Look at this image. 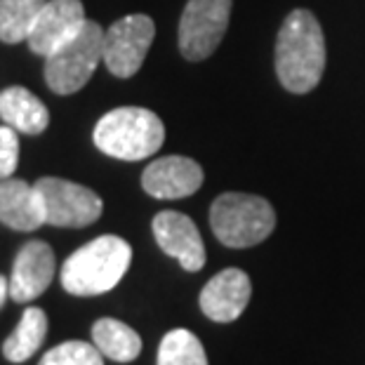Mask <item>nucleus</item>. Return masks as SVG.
<instances>
[{"instance_id":"nucleus-16","label":"nucleus","mask_w":365,"mask_h":365,"mask_svg":"<svg viewBox=\"0 0 365 365\" xmlns=\"http://www.w3.org/2000/svg\"><path fill=\"white\" fill-rule=\"evenodd\" d=\"M92 341L106 359L115 363H132L142 354V337L115 318H99L92 325Z\"/></svg>"},{"instance_id":"nucleus-9","label":"nucleus","mask_w":365,"mask_h":365,"mask_svg":"<svg viewBox=\"0 0 365 365\" xmlns=\"http://www.w3.org/2000/svg\"><path fill=\"white\" fill-rule=\"evenodd\" d=\"M153 236L158 247L180 262L184 271H200L205 267V245L191 217L175 210H163L153 217Z\"/></svg>"},{"instance_id":"nucleus-20","label":"nucleus","mask_w":365,"mask_h":365,"mask_svg":"<svg viewBox=\"0 0 365 365\" xmlns=\"http://www.w3.org/2000/svg\"><path fill=\"white\" fill-rule=\"evenodd\" d=\"M102 351L90 341L71 339L50 349L38 365H104Z\"/></svg>"},{"instance_id":"nucleus-6","label":"nucleus","mask_w":365,"mask_h":365,"mask_svg":"<svg viewBox=\"0 0 365 365\" xmlns=\"http://www.w3.org/2000/svg\"><path fill=\"white\" fill-rule=\"evenodd\" d=\"M36 189L45 205V224L50 227H90L104 212L102 198L83 184L61 180V177H41L36 182Z\"/></svg>"},{"instance_id":"nucleus-21","label":"nucleus","mask_w":365,"mask_h":365,"mask_svg":"<svg viewBox=\"0 0 365 365\" xmlns=\"http://www.w3.org/2000/svg\"><path fill=\"white\" fill-rule=\"evenodd\" d=\"M19 163V135L10 125H0V180L14 175Z\"/></svg>"},{"instance_id":"nucleus-7","label":"nucleus","mask_w":365,"mask_h":365,"mask_svg":"<svg viewBox=\"0 0 365 365\" xmlns=\"http://www.w3.org/2000/svg\"><path fill=\"white\" fill-rule=\"evenodd\" d=\"M234 0H189L180 19V50L189 61H203L227 36Z\"/></svg>"},{"instance_id":"nucleus-17","label":"nucleus","mask_w":365,"mask_h":365,"mask_svg":"<svg viewBox=\"0 0 365 365\" xmlns=\"http://www.w3.org/2000/svg\"><path fill=\"white\" fill-rule=\"evenodd\" d=\"M48 335V314L38 307H26L19 325L3 341V356L10 363H24L34 356Z\"/></svg>"},{"instance_id":"nucleus-18","label":"nucleus","mask_w":365,"mask_h":365,"mask_svg":"<svg viewBox=\"0 0 365 365\" xmlns=\"http://www.w3.org/2000/svg\"><path fill=\"white\" fill-rule=\"evenodd\" d=\"M45 3L48 0H0V41L10 45L26 41Z\"/></svg>"},{"instance_id":"nucleus-11","label":"nucleus","mask_w":365,"mask_h":365,"mask_svg":"<svg viewBox=\"0 0 365 365\" xmlns=\"http://www.w3.org/2000/svg\"><path fill=\"white\" fill-rule=\"evenodd\" d=\"M54 269H57V259L52 247L45 240H29L19 247L12 264L10 297L19 304L38 299L50 287Z\"/></svg>"},{"instance_id":"nucleus-2","label":"nucleus","mask_w":365,"mask_h":365,"mask_svg":"<svg viewBox=\"0 0 365 365\" xmlns=\"http://www.w3.org/2000/svg\"><path fill=\"white\" fill-rule=\"evenodd\" d=\"M132 262V247L120 236H99L61 264V287L76 297H97L113 290Z\"/></svg>"},{"instance_id":"nucleus-12","label":"nucleus","mask_w":365,"mask_h":365,"mask_svg":"<svg viewBox=\"0 0 365 365\" xmlns=\"http://www.w3.org/2000/svg\"><path fill=\"white\" fill-rule=\"evenodd\" d=\"M252 297L250 276L240 269H224L212 276L200 290L198 304L210 321L231 323L245 312L247 302Z\"/></svg>"},{"instance_id":"nucleus-19","label":"nucleus","mask_w":365,"mask_h":365,"mask_svg":"<svg viewBox=\"0 0 365 365\" xmlns=\"http://www.w3.org/2000/svg\"><path fill=\"white\" fill-rule=\"evenodd\" d=\"M156 365H207V354L191 330L177 328L163 337Z\"/></svg>"},{"instance_id":"nucleus-10","label":"nucleus","mask_w":365,"mask_h":365,"mask_svg":"<svg viewBox=\"0 0 365 365\" xmlns=\"http://www.w3.org/2000/svg\"><path fill=\"white\" fill-rule=\"evenodd\" d=\"M85 21L88 19L81 0H48L26 38L31 52L48 57L66 41H71Z\"/></svg>"},{"instance_id":"nucleus-13","label":"nucleus","mask_w":365,"mask_h":365,"mask_svg":"<svg viewBox=\"0 0 365 365\" xmlns=\"http://www.w3.org/2000/svg\"><path fill=\"white\" fill-rule=\"evenodd\" d=\"M144 191L160 200L193 196L203 186V168L186 156H163L142 175Z\"/></svg>"},{"instance_id":"nucleus-15","label":"nucleus","mask_w":365,"mask_h":365,"mask_svg":"<svg viewBox=\"0 0 365 365\" xmlns=\"http://www.w3.org/2000/svg\"><path fill=\"white\" fill-rule=\"evenodd\" d=\"M0 118L5 125L24 135H41L50 125V111L26 88H7L0 92Z\"/></svg>"},{"instance_id":"nucleus-14","label":"nucleus","mask_w":365,"mask_h":365,"mask_svg":"<svg viewBox=\"0 0 365 365\" xmlns=\"http://www.w3.org/2000/svg\"><path fill=\"white\" fill-rule=\"evenodd\" d=\"M0 222L14 231H36L45 224V205L36 184L0 180Z\"/></svg>"},{"instance_id":"nucleus-4","label":"nucleus","mask_w":365,"mask_h":365,"mask_svg":"<svg viewBox=\"0 0 365 365\" xmlns=\"http://www.w3.org/2000/svg\"><path fill=\"white\" fill-rule=\"evenodd\" d=\"M210 227L222 245L243 250L274 234L276 212L267 198L229 191L215 198L210 207Z\"/></svg>"},{"instance_id":"nucleus-8","label":"nucleus","mask_w":365,"mask_h":365,"mask_svg":"<svg viewBox=\"0 0 365 365\" xmlns=\"http://www.w3.org/2000/svg\"><path fill=\"white\" fill-rule=\"evenodd\" d=\"M156 36L149 14H128L104 31V64L118 78H130L142 68Z\"/></svg>"},{"instance_id":"nucleus-1","label":"nucleus","mask_w":365,"mask_h":365,"mask_svg":"<svg viewBox=\"0 0 365 365\" xmlns=\"http://www.w3.org/2000/svg\"><path fill=\"white\" fill-rule=\"evenodd\" d=\"M325 38L318 19L309 10H292L276 41L278 81L294 95L312 92L323 78Z\"/></svg>"},{"instance_id":"nucleus-3","label":"nucleus","mask_w":365,"mask_h":365,"mask_svg":"<svg viewBox=\"0 0 365 365\" xmlns=\"http://www.w3.org/2000/svg\"><path fill=\"white\" fill-rule=\"evenodd\" d=\"M97 149L118 160H144L165 142V125L142 106H120L104 113L92 132Z\"/></svg>"},{"instance_id":"nucleus-5","label":"nucleus","mask_w":365,"mask_h":365,"mask_svg":"<svg viewBox=\"0 0 365 365\" xmlns=\"http://www.w3.org/2000/svg\"><path fill=\"white\" fill-rule=\"evenodd\" d=\"M104 59V31L97 21H85L71 41L45 57V83L57 95L83 90Z\"/></svg>"},{"instance_id":"nucleus-22","label":"nucleus","mask_w":365,"mask_h":365,"mask_svg":"<svg viewBox=\"0 0 365 365\" xmlns=\"http://www.w3.org/2000/svg\"><path fill=\"white\" fill-rule=\"evenodd\" d=\"M7 294H10V281H5V276H0V309H3Z\"/></svg>"}]
</instances>
